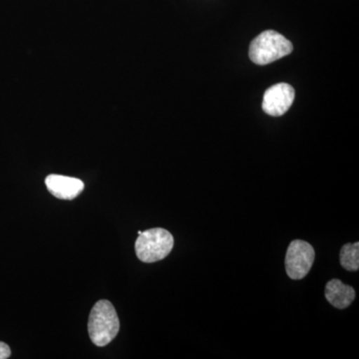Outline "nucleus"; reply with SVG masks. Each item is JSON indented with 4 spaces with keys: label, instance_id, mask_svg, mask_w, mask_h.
Here are the masks:
<instances>
[{
    "label": "nucleus",
    "instance_id": "1",
    "mask_svg": "<svg viewBox=\"0 0 359 359\" xmlns=\"http://www.w3.org/2000/svg\"><path fill=\"white\" fill-rule=\"evenodd\" d=\"M120 330V321L114 306L109 301L102 299L96 302L89 316L88 332L90 339L97 346L109 344Z\"/></svg>",
    "mask_w": 359,
    "mask_h": 359
},
{
    "label": "nucleus",
    "instance_id": "2",
    "mask_svg": "<svg viewBox=\"0 0 359 359\" xmlns=\"http://www.w3.org/2000/svg\"><path fill=\"white\" fill-rule=\"evenodd\" d=\"M294 46L280 33L268 30L257 35L250 46V58L255 65H266L292 53Z\"/></svg>",
    "mask_w": 359,
    "mask_h": 359
},
{
    "label": "nucleus",
    "instance_id": "3",
    "mask_svg": "<svg viewBox=\"0 0 359 359\" xmlns=\"http://www.w3.org/2000/svg\"><path fill=\"white\" fill-rule=\"evenodd\" d=\"M173 247V236L162 228L142 231L135 244L137 257L143 263H155L164 259L169 256Z\"/></svg>",
    "mask_w": 359,
    "mask_h": 359
},
{
    "label": "nucleus",
    "instance_id": "4",
    "mask_svg": "<svg viewBox=\"0 0 359 359\" xmlns=\"http://www.w3.org/2000/svg\"><path fill=\"white\" fill-rule=\"evenodd\" d=\"M316 252L313 245L302 240L290 243L285 256V271L292 280H302L313 266Z\"/></svg>",
    "mask_w": 359,
    "mask_h": 359
},
{
    "label": "nucleus",
    "instance_id": "5",
    "mask_svg": "<svg viewBox=\"0 0 359 359\" xmlns=\"http://www.w3.org/2000/svg\"><path fill=\"white\" fill-rule=\"evenodd\" d=\"M294 89L290 84L273 85L264 95L263 110L268 115L278 117L289 111L294 100Z\"/></svg>",
    "mask_w": 359,
    "mask_h": 359
},
{
    "label": "nucleus",
    "instance_id": "6",
    "mask_svg": "<svg viewBox=\"0 0 359 359\" xmlns=\"http://www.w3.org/2000/svg\"><path fill=\"white\" fill-rule=\"evenodd\" d=\"M45 185L54 197L61 200L75 199L84 190V183L81 180L61 175H50L47 177Z\"/></svg>",
    "mask_w": 359,
    "mask_h": 359
},
{
    "label": "nucleus",
    "instance_id": "7",
    "mask_svg": "<svg viewBox=\"0 0 359 359\" xmlns=\"http://www.w3.org/2000/svg\"><path fill=\"white\" fill-rule=\"evenodd\" d=\"M325 294L327 302L339 309L348 308L355 299V290L353 287L344 285L337 278H334L327 283Z\"/></svg>",
    "mask_w": 359,
    "mask_h": 359
},
{
    "label": "nucleus",
    "instance_id": "8",
    "mask_svg": "<svg viewBox=\"0 0 359 359\" xmlns=\"http://www.w3.org/2000/svg\"><path fill=\"white\" fill-rule=\"evenodd\" d=\"M340 264L348 271H356L359 269V243L346 244L340 250Z\"/></svg>",
    "mask_w": 359,
    "mask_h": 359
},
{
    "label": "nucleus",
    "instance_id": "9",
    "mask_svg": "<svg viewBox=\"0 0 359 359\" xmlns=\"http://www.w3.org/2000/svg\"><path fill=\"white\" fill-rule=\"evenodd\" d=\"M11 355V347L0 341V359H6Z\"/></svg>",
    "mask_w": 359,
    "mask_h": 359
}]
</instances>
